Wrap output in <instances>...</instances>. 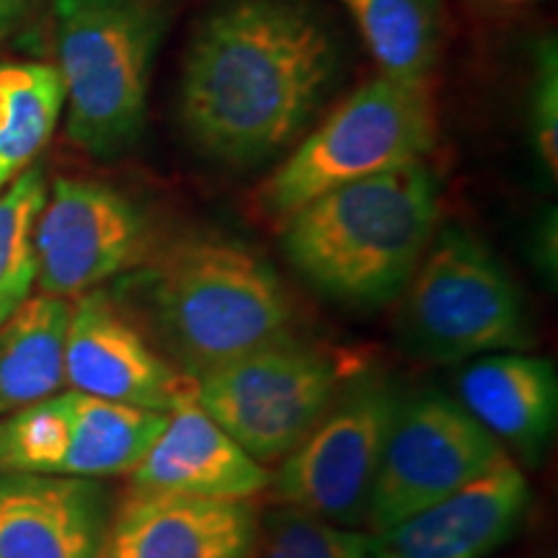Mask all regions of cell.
I'll use <instances>...</instances> for the list:
<instances>
[{
	"mask_svg": "<svg viewBox=\"0 0 558 558\" xmlns=\"http://www.w3.org/2000/svg\"><path fill=\"white\" fill-rule=\"evenodd\" d=\"M248 558H373V535L279 507L264 518L259 514Z\"/></svg>",
	"mask_w": 558,
	"mask_h": 558,
	"instance_id": "obj_23",
	"label": "cell"
},
{
	"mask_svg": "<svg viewBox=\"0 0 558 558\" xmlns=\"http://www.w3.org/2000/svg\"><path fill=\"white\" fill-rule=\"evenodd\" d=\"M70 308V300L39 292L0 324V416L65 388Z\"/></svg>",
	"mask_w": 558,
	"mask_h": 558,
	"instance_id": "obj_17",
	"label": "cell"
},
{
	"mask_svg": "<svg viewBox=\"0 0 558 558\" xmlns=\"http://www.w3.org/2000/svg\"><path fill=\"white\" fill-rule=\"evenodd\" d=\"M473 3L484 5V9H494V11H509V9H525V5L538 3V0H473Z\"/></svg>",
	"mask_w": 558,
	"mask_h": 558,
	"instance_id": "obj_26",
	"label": "cell"
},
{
	"mask_svg": "<svg viewBox=\"0 0 558 558\" xmlns=\"http://www.w3.org/2000/svg\"><path fill=\"white\" fill-rule=\"evenodd\" d=\"M507 450L452 396L403 393L369 494V533L386 530L492 471Z\"/></svg>",
	"mask_w": 558,
	"mask_h": 558,
	"instance_id": "obj_9",
	"label": "cell"
},
{
	"mask_svg": "<svg viewBox=\"0 0 558 558\" xmlns=\"http://www.w3.org/2000/svg\"><path fill=\"white\" fill-rule=\"evenodd\" d=\"M437 218L439 181L414 160L311 199L282 222V251L320 295L386 305L407 290Z\"/></svg>",
	"mask_w": 558,
	"mask_h": 558,
	"instance_id": "obj_2",
	"label": "cell"
},
{
	"mask_svg": "<svg viewBox=\"0 0 558 558\" xmlns=\"http://www.w3.org/2000/svg\"><path fill=\"white\" fill-rule=\"evenodd\" d=\"M337 70V41L308 3L226 0L186 52L181 124L207 156L259 163L308 128Z\"/></svg>",
	"mask_w": 558,
	"mask_h": 558,
	"instance_id": "obj_1",
	"label": "cell"
},
{
	"mask_svg": "<svg viewBox=\"0 0 558 558\" xmlns=\"http://www.w3.org/2000/svg\"><path fill=\"white\" fill-rule=\"evenodd\" d=\"M111 507L99 478L0 473V558H101Z\"/></svg>",
	"mask_w": 558,
	"mask_h": 558,
	"instance_id": "obj_14",
	"label": "cell"
},
{
	"mask_svg": "<svg viewBox=\"0 0 558 558\" xmlns=\"http://www.w3.org/2000/svg\"><path fill=\"white\" fill-rule=\"evenodd\" d=\"M47 179L41 166H29L0 190V324H5L37 284L34 228L47 202Z\"/></svg>",
	"mask_w": 558,
	"mask_h": 558,
	"instance_id": "obj_21",
	"label": "cell"
},
{
	"mask_svg": "<svg viewBox=\"0 0 558 558\" xmlns=\"http://www.w3.org/2000/svg\"><path fill=\"white\" fill-rule=\"evenodd\" d=\"M65 386L128 407L171 414L194 396V378L104 290L75 298L65 333Z\"/></svg>",
	"mask_w": 558,
	"mask_h": 558,
	"instance_id": "obj_11",
	"label": "cell"
},
{
	"mask_svg": "<svg viewBox=\"0 0 558 558\" xmlns=\"http://www.w3.org/2000/svg\"><path fill=\"white\" fill-rule=\"evenodd\" d=\"M150 226L128 194L94 179H54L37 228V288L75 300L135 267Z\"/></svg>",
	"mask_w": 558,
	"mask_h": 558,
	"instance_id": "obj_10",
	"label": "cell"
},
{
	"mask_svg": "<svg viewBox=\"0 0 558 558\" xmlns=\"http://www.w3.org/2000/svg\"><path fill=\"white\" fill-rule=\"evenodd\" d=\"M435 132L427 83L378 75L354 90L264 181L256 207L269 220L284 222L337 186L424 160L435 145Z\"/></svg>",
	"mask_w": 558,
	"mask_h": 558,
	"instance_id": "obj_6",
	"label": "cell"
},
{
	"mask_svg": "<svg viewBox=\"0 0 558 558\" xmlns=\"http://www.w3.org/2000/svg\"><path fill=\"white\" fill-rule=\"evenodd\" d=\"M456 399L501 448L535 465L548 450L558 422L554 362L527 352L484 354L460 369Z\"/></svg>",
	"mask_w": 558,
	"mask_h": 558,
	"instance_id": "obj_16",
	"label": "cell"
},
{
	"mask_svg": "<svg viewBox=\"0 0 558 558\" xmlns=\"http://www.w3.org/2000/svg\"><path fill=\"white\" fill-rule=\"evenodd\" d=\"M70 409L65 390L0 416V473L65 476Z\"/></svg>",
	"mask_w": 558,
	"mask_h": 558,
	"instance_id": "obj_22",
	"label": "cell"
},
{
	"mask_svg": "<svg viewBox=\"0 0 558 558\" xmlns=\"http://www.w3.org/2000/svg\"><path fill=\"white\" fill-rule=\"evenodd\" d=\"M399 331L416 357L448 365L535 344L525 298L494 254L463 228H442L407 290Z\"/></svg>",
	"mask_w": 558,
	"mask_h": 558,
	"instance_id": "obj_5",
	"label": "cell"
},
{
	"mask_svg": "<svg viewBox=\"0 0 558 558\" xmlns=\"http://www.w3.org/2000/svg\"><path fill=\"white\" fill-rule=\"evenodd\" d=\"M37 5L39 0H0V47L32 19Z\"/></svg>",
	"mask_w": 558,
	"mask_h": 558,
	"instance_id": "obj_25",
	"label": "cell"
},
{
	"mask_svg": "<svg viewBox=\"0 0 558 558\" xmlns=\"http://www.w3.org/2000/svg\"><path fill=\"white\" fill-rule=\"evenodd\" d=\"M354 373L329 349L288 337L202 369L194 401L269 469L316 427Z\"/></svg>",
	"mask_w": 558,
	"mask_h": 558,
	"instance_id": "obj_7",
	"label": "cell"
},
{
	"mask_svg": "<svg viewBox=\"0 0 558 558\" xmlns=\"http://www.w3.org/2000/svg\"><path fill=\"white\" fill-rule=\"evenodd\" d=\"M530 484L512 456L450 497L373 535V558H492L527 518Z\"/></svg>",
	"mask_w": 558,
	"mask_h": 558,
	"instance_id": "obj_12",
	"label": "cell"
},
{
	"mask_svg": "<svg viewBox=\"0 0 558 558\" xmlns=\"http://www.w3.org/2000/svg\"><path fill=\"white\" fill-rule=\"evenodd\" d=\"M401 396L403 390L390 375L357 369L316 427L271 471L269 492L279 507L344 527L365 525L390 418Z\"/></svg>",
	"mask_w": 558,
	"mask_h": 558,
	"instance_id": "obj_8",
	"label": "cell"
},
{
	"mask_svg": "<svg viewBox=\"0 0 558 558\" xmlns=\"http://www.w3.org/2000/svg\"><path fill=\"white\" fill-rule=\"evenodd\" d=\"M70 409V450L65 476H128L163 432L169 414L128 407L81 390H65Z\"/></svg>",
	"mask_w": 558,
	"mask_h": 558,
	"instance_id": "obj_18",
	"label": "cell"
},
{
	"mask_svg": "<svg viewBox=\"0 0 558 558\" xmlns=\"http://www.w3.org/2000/svg\"><path fill=\"white\" fill-rule=\"evenodd\" d=\"M380 75L427 83L442 45V0H341Z\"/></svg>",
	"mask_w": 558,
	"mask_h": 558,
	"instance_id": "obj_19",
	"label": "cell"
},
{
	"mask_svg": "<svg viewBox=\"0 0 558 558\" xmlns=\"http://www.w3.org/2000/svg\"><path fill=\"white\" fill-rule=\"evenodd\" d=\"M153 339L186 375L295 337V305L259 254L222 239L173 243L143 279Z\"/></svg>",
	"mask_w": 558,
	"mask_h": 558,
	"instance_id": "obj_3",
	"label": "cell"
},
{
	"mask_svg": "<svg viewBox=\"0 0 558 558\" xmlns=\"http://www.w3.org/2000/svg\"><path fill=\"white\" fill-rule=\"evenodd\" d=\"M65 109V86L47 62H0V190L50 143Z\"/></svg>",
	"mask_w": 558,
	"mask_h": 558,
	"instance_id": "obj_20",
	"label": "cell"
},
{
	"mask_svg": "<svg viewBox=\"0 0 558 558\" xmlns=\"http://www.w3.org/2000/svg\"><path fill=\"white\" fill-rule=\"evenodd\" d=\"M530 122L541 163L550 179L558 173V52L556 39L550 37L538 47L535 58V83L530 90Z\"/></svg>",
	"mask_w": 558,
	"mask_h": 558,
	"instance_id": "obj_24",
	"label": "cell"
},
{
	"mask_svg": "<svg viewBox=\"0 0 558 558\" xmlns=\"http://www.w3.org/2000/svg\"><path fill=\"white\" fill-rule=\"evenodd\" d=\"M166 21L160 0H54L70 143L96 158L137 143Z\"/></svg>",
	"mask_w": 558,
	"mask_h": 558,
	"instance_id": "obj_4",
	"label": "cell"
},
{
	"mask_svg": "<svg viewBox=\"0 0 558 558\" xmlns=\"http://www.w3.org/2000/svg\"><path fill=\"white\" fill-rule=\"evenodd\" d=\"M259 512L251 499L140 492L111 507L101 558H248Z\"/></svg>",
	"mask_w": 558,
	"mask_h": 558,
	"instance_id": "obj_13",
	"label": "cell"
},
{
	"mask_svg": "<svg viewBox=\"0 0 558 558\" xmlns=\"http://www.w3.org/2000/svg\"><path fill=\"white\" fill-rule=\"evenodd\" d=\"M128 478L130 488L140 492L251 499L269 492L271 469L251 458L192 396L171 411L163 432Z\"/></svg>",
	"mask_w": 558,
	"mask_h": 558,
	"instance_id": "obj_15",
	"label": "cell"
}]
</instances>
